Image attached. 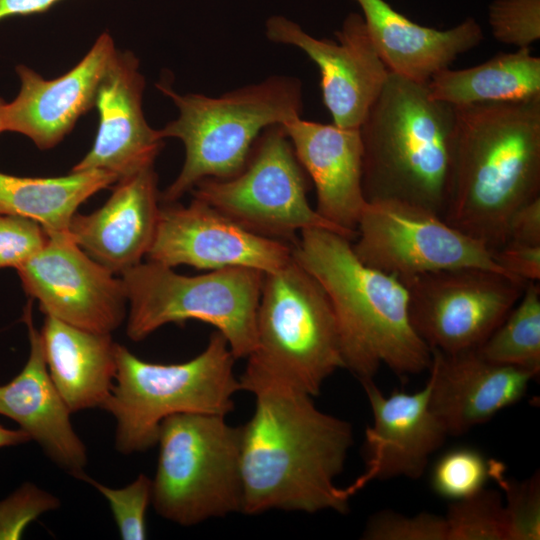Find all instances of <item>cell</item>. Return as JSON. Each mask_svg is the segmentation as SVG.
<instances>
[{
  "label": "cell",
  "instance_id": "cell-1",
  "mask_svg": "<svg viewBox=\"0 0 540 540\" xmlns=\"http://www.w3.org/2000/svg\"><path fill=\"white\" fill-rule=\"evenodd\" d=\"M241 426L242 512L345 513L351 494L335 484L353 445L350 422L319 410L312 397L263 384Z\"/></svg>",
  "mask_w": 540,
  "mask_h": 540
},
{
  "label": "cell",
  "instance_id": "cell-2",
  "mask_svg": "<svg viewBox=\"0 0 540 540\" xmlns=\"http://www.w3.org/2000/svg\"><path fill=\"white\" fill-rule=\"evenodd\" d=\"M443 219L492 252L512 213L540 197V97L455 107Z\"/></svg>",
  "mask_w": 540,
  "mask_h": 540
},
{
  "label": "cell",
  "instance_id": "cell-3",
  "mask_svg": "<svg viewBox=\"0 0 540 540\" xmlns=\"http://www.w3.org/2000/svg\"><path fill=\"white\" fill-rule=\"evenodd\" d=\"M293 258L325 291L344 368L360 382L372 380L382 365L399 377L429 368L431 350L411 324L402 281L364 264L350 239L326 229L301 231Z\"/></svg>",
  "mask_w": 540,
  "mask_h": 540
},
{
  "label": "cell",
  "instance_id": "cell-4",
  "mask_svg": "<svg viewBox=\"0 0 540 540\" xmlns=\"http://www.w3.org/2000/svg\"><path fill=\"white\" fill-rule=\"evenodd\" d=\"M455 107L433 99L426 83L389 74L359 127L367 202L395 200L445 210Z\"/></svg>",
  "mask_w": 540,
  "mask_h": 540
},
{
  "label": "cell",
  "instance_id": "cell-5",
  "mask_svg": "<svg viewBox=\"0 0 540 540\" xmlns=\"http://www.w3.org/2000/svg\"><path fill=\"white\" fill-rule=\"evenodd\" d=\"M157 87L179 111L160 136L180 139L185 147L183 167L160 192L161 203L176 202L203 179L238 174L265 128L301 117L303 110L302 83L292 76H270L219 97L181 95L167 83Z\"/></svg>",
  "mask_w": 540,
  "mask_h": 540
},
{
  "label": "cell",
  "instance_id": "cell-6",
  "mask_svg": "<svg viewBox=\"0 0 540 540\" xmlns=\"http://www.w3.org/2000/svg\"><path fill=\"white\" fill-rule=\"evenodd\" d=\"M239 377L241 390L276 384L311 397L344 368L336 319L318 283L293 257L264 273L256 347Z\"/></svg>",
  "mask_w": 540,
  "mask_h": 540
},
{
  "label": "cell",
  "instance_id": "cell-7",
  "mask_svg": "<svg viewBox=\"0 0 540 540\" xmlns=\"http://www.w3.org/2000/svg\"><path fill=\"white\" fill-rule=\"evenodd\" d=\"M117 371L103 410L115 420V449L124 455L157 444L164 419L180 413L226 416L241 391L226 338L215 330L205 349L175 364L147 362L115 344Z\"/></svg>",
  "mask_w": 540,
  "mask_h": 540
},
{
  "label": "cell",
  "instance_id": "cell-8",
  "mask_svg": "<svg viewBox=\"0 0 540 540\" xmlns=\"http://www.w3.org/2000/svg\"><path fill=\"white\" fill-rule=\"evenodd\" d=\"M120 277L128 301L129 339L138 342L166 324L197 320L215 327L236 359L255 350L264 272L227 267L186 276L147 260Z\"/></svg>",
  "mask_w": 540,
  "mask_h": 540
},
{
  "label": "cell",
  "instance_id": "cell-9",
  "mask_svg": "<svg viewBox=\"0 0 540 540\" xmlns=\"http://www.w3.org/2000/svg\"><path fill=\"white\" fill-rule=\"evenodd\" d=\"M152 479L156 513L181 526L242 512L241 426L225 416L180 413L159 428Z\"/></svg>",
  "mask_w": 540,
  "mask_h": 540
},
{
  "label": "cell",
  "instance_id": "cell-10",
  "mask_svg": "<svg viewBox=\"0 0 540 540\" xmlns=\"http://www.w3.org/2000/svg\"><path fill=\"white\" fill-rule=\"evenodd\" d=\"M308 190L309 177L283 126L276 124L260 133L238 174L203 179L191 193L243 228L292 246L311 228L345 236L309 204Z\"/></svg>",
  "mask_w": 540,
  "mask_h": 540
},
{
  "label": "cell",
  "instance_id": "cell-11",
  "mask_svg": "<svg viewBox=\"0 0 540 540\" xmlns=\"http://www.w3.org/2000/svg\"><path fill=\"white\" fill-rule=\"evenodd\" d=\"M411 324L430 350L477 349L519 301L528 282L480 267H458L402 281Z\"/></svg>",
  "mask_w": 540,
  "mask_h": 540
},
{
  "label": "cell",
  "instance_id": "cell-12",
  "mask_svg": "<svg viewBox=\"0 0 540 540\" xmlns=\"http://www.w3.org/2000/svg\"><path fill=\"white\" fill-rule=\"evenodd\" d=\"M355 238L352 248L364 264L400 281L458 267L507 274L481 241L457 230L440 214L401 201L367 202Z\"/></svg>",
  "mask_w": 540,
  "mask_h": 540
},
{
  "label": "cell",
  "instance_id": "cell-13",
  "mask_svg": "<svg viewBox=\"0 0 540 540\" xmlns=\"http://www.w3.org/2000/svg\"><path fill=\"white\" fill-rule=\"evenodd\" d=\"M47 236L44 247L16 269L24 291L47 316L111 334L127 317L121 277L85 253L69 232Z\"/></svg>",
  "mask_w": 540,
  "mask_h": 540
},
{
  "label": "cell",
  "instance_id": "cell-14",
  "mask_svg": "<svg viewBox=\"0 0 540 540\" xmlns=\"http://www.w3.org/2000/svg\"><path fill=\"white\" fill-rule=\"evenodd\" d=\"M293 246L255 234L194 198L189 205L161 203L148 261L200 270L247 267L264 273L286 265Z\"/></svg>",
  "mask_w": 540,
  "mask_h": 540
},
{
  "label": "cell",
  "instance_id": "cell-15",
  "mask_svg": "<svg viewBox=\"0 0 540 540\" xmlns=\"http://www.w3.org/2000/svg\"><path fill=\"white\" fill-rule=\"evenodd\" d=\"M266 36L273 42L301 49L321 74V92L333 124L359 129L384 88L390 71L368 34L362 15L350 13L336 31L337 42L317 39L283 16L266 22Z\"/></svg>",
  "mask_w": 540,
  "mask_h": 540
},
{
  "label": "cell",
  "instance_id": "cell-16",
  "mask_svg": "<svg viewBox=\"0 0 540 540\" xmlns=\"http://www.w3.org/2000/svg\"><path fill=\"white\" fill-rule=\"evenodd\" d=\"M117 49L109 33H102L70 71L52 80L18 65L20 90L1 111L2 131L23 134L41 150L55 147L77 120L95 107L101 81Z\"/></svg>",
  "mask_w": 540,
  "mask_h": 540
},
{
  "label": "cell",
  "instance_id": "cell-17",
  "mask_svg": "<svg viewBox=\"0 0 540 540\" xmlns=\"http://www.w3.org/2000/svg\"><path fill=\"white\" fill-rule=\"evenodd\" d=\"M373 415L365 431L364 472L347 488L353 496L370 481L418 479L445 441L446 430L429 407L430 384L414 393L385 396L373 379L361 382Z\"/></svg>",
  "mask_w": 540,
  "mask_h": 540
},
{
  "label": "cell",
  "instance_id": "cell-18",
  "mask_svg": "<svg viewBox=\"0 0 540 540\" xmlns=\"http://www.w3.org/2000/svg\"><path fill=\"white\" fill-rule=\"evenodd\" d=\"M144 86L138 58L117 50L96 97L99 124L94 144L73 171L104 170L119 180L154 166L164 139L144 117Z\"/></svg>",
  "mask_w": 540,
  "mask_h": 540
},
{
  "label": "cell",
  "instance_id": "cell-19",
  "mask_svg": "<svg viewBox=\"0 0 540 540\" xmlns=\"http://www.w3.org/2000/svg\"><path fill=\"white\" fill-rule=\"evenodd\" d=\"M429 407L449 435H461L519 402L531 371L484 359L477 349L431 350Z\"/></svg>",
  "mask_w": 540,
  "mask_h": 540
},
{
  "label": "cell",
  "instance_id": "cell-20",
  "mask_svg": "<svg viewBox=\"0 0 540 540\" xmlns=\"http://www.w3.org/2000/svg\"><path fill=\"white\" fill-rule=\"evenodd\" d=\"M295 155L316 189V212L350 240L367 204L359 129L307 121L282 124Z\"/></svg>",
  "mask_w": 540,
  "mask_h": 540
},
{
  "label": "cell",
  "instance_id": "cell-21",
  "mask_svg": "<svg viewBox=\"0 0 540 540\" xmlns=\"http://www.w3.org/2000/svg\"><path fill=\"white\" fill-rule=\"evenodd\" d=\"M160 203L153 166L117 180L109 199L99 209L73 216L68 232L91 258L120 275L146 258L156 232Z\"/></svg>",
  "mask_w": 540,
  "mask_h": 540
},
{
  "label": "cell",
  "instance_id": "cell-22",
  "mask_svg": "<svg viewBox=\"0 0 540 540\" xmlns=\"http://www.w3.org/2000/svg\"><path fill=\"white\" fill-rule=\"evenodd\" d=\"M31 310L30 299L22 317L30 343L28 359L11 381L0 384V415L15 421L55 465L79 480L88 463L87 448L50 378Z\"/></svg>",
  "mask_w": 540,
  "mask_h": 540
},
{
  "label": "cell",
  "instance_id": "cell-23",
  "mask_svg": "<svg viewBox=\"0 0 540 540\" xmlns=\"http://www.w3.org/2000/svg\"><path fill=\"white\" fill-rule=\"evenodd\" d=\"M355 1L363 12L372 43L388 70L414 82L427 83L484 38L474 18L439 30L413 22L384 0Z\"/></svg>",
  "mask_w": 540,
  "mask_h": 540
},
{
  "label": "cell",
  "instance_id": "cell-24",
  "mask_svg": "<svg viewBox=\"0 0 540 540\" xmlns=\"http://www.w3.org/2000/svg\"><path fill=\"white\" fill-rule=\"evenodd\" d=\"M40 335L48 373L70 412L102 409L117 371L111 334L45 315Z\"/></svg>",
  "mask_w": 540,
  "mask_h": 540
},
{
  "label": "cell",
  "instance_id": "cell-25",
  "mask_svg": "<svg viewBox=\"0 0 540 540\" xmlns=\"http://www.w3.org/2000/svg\"><path fill=\"white\" fill-rule=\"evenodd\" d=\"M118 180L97 169L58 177H21L0 172V214L38 222L46 234L68 232L79 206Z\"/></svg>",
  "mask_w": 540,
  "mask_h": 540
},
{
  "label": "cell",
  "instance_id": "cell-26",
  "mask_svg": "<svg viewBox=\"0 0 540 540\" xmlns=\"http://www.w3.org/2000/svg\"><path fill=\"white\" fill-rule=\"evenodd\" d=\"M426 85L433 99L454 107L540 97V58L519 48L473 67L443 69Z\"/></svg>",
  "mask_w": 540,
  "mask_h": 540
},
{
  "label": "cell",
  "instance_id": "cell-27",
  "mask_svg": "<svg viewBox=\"0 0 540 540\" xmlns=\"http://www.w3.org/2000/svg\"><path fill=\"white\" fill-rule=\"evenodd\" d=\"M477 351L486 360L531 371H540V287L528 282L503 322Z\"/></svg>",
  "mask_w": 540,
  "mask_h": 540
},
{
  "label": "cell",
  "instance_id": "cell-28",
  "mask_svg": "<svg viewBox=\"0 0 540 540\" xmlns=\"http://www.w3.org/2000/svg\"><path fill=\"white\" fill-rule=\"evenodd\" d=\"M447 540H510V529L501 493L482 488L453 501L447 510Z\"/></svg>",
  "mask_w": 540,
  "mask_h": 540
},
{
  "label": "cell",
  "instance_id": "cell-29",
  "mask_svg": "<svg viewBox=\"0 0 540 540\" xmlns=\"http://www.w3.org/2000/svg\"><path fill=\"white\" fill-rule=\"evenodd\" d=\"M489 478V460L472 447H456L445 452L434 464L430 483L440 497L457 501L482 488Z\"/></svg>",
  "mask_w": 540,
  "mask_h": 540
},
{
  "label": "cell",
  "instance_id": "cell-30",
  "mask_svg": "<svg viewBox=\"0 0 540 540\" xmlns=\"http://www.w3.org/2000/svg\"><path fill=\"white\" fill-rule=\"evenodd\" d=\"M489 478L505 493L504 507L510 529V540H539L540 538V477L518 481L506 476L504 464L489 459Z\"/></svg>",
  "mask_w": 540,
  "mask_h": 540
},
{
  "label": "cell",
  "instance_id": "cell-31",
  "mask_svg": "<svg viewBox=\"0 0 540 540\" xmlns=\"http://www.w3.org/2000/svg\"><path fill=\"white\" fill-rule=\"evenodd\" d=\"M79 480L93 486L107 500L121 539H146V512L151 504L152 479L141 473L121 488L104 485L86 473Z\"/></svg>",
  "mask_w": 540,
  "mask_h": 540
},
{
  "label": "cell",
  "instance_id": "cell-32",
  "mask_svg": "<svg viewBox=\"0 0 540 540\" xmlns=\"http://www.w3.org/2000/svg\"><path fill=\"white\" fill-rule=\"evenodd\" d=\"M488 22L497 41L530 48L540 39V0H494Z\"/></svg>",
  "mask_w": 540,
  "mask_h": 540
},
{
  "label": "cell",
  "instance_id": "cell-33",
  "mask_svg": "<svg viewBox=\"0 0 540 540\" xmlns=\"http://www.w3.org/2000/svg\"><path fill=\"white\" fill-rule=\"evenodd\" d=\"M366 540H447L444 516L421 512L405 516L395 511L383 510L373 514L364 528Z\"/></svg>",
  "mask_w": 540,
  "mask_h": 540
},
{
  "label": "cell",
  "instance_id": "cell-34",
  "mask_svg": "<svg viewBox=\"0 0 540 540\" xmlns=\"http://www.w3.org/2000/svg\"><path fill=\"white\" fill-rule=\"evenodd\" d=\"M60 505L55 495L32 482H24L11 495L0 500V540L21 539L31 522Z\"/></svg>",
  "mask_w": 540,
  "mask_h": 540
},
{
  "label": "cell",
  "instance_id": "cell-35",
  "mask_svg": "<svg viewBox=\"0 0 540 540\" xmlns=\"http://www.w3.org/2000/svg\"><path fill=\"white\" fill-rule=\"evenodd\" d=\"M47 238L38 222L22 216L0 214V269H18L44 247Z\"/></svg>",
  "mask_w": 540,
  "mask_h": 540
},
{
  "label": "cell",
  "instance_id": "cell-36",
  "mask_svg": "<svg viewBox=\"0 0 540 540\" xmlns=\"http://www.w3.org/2000/svg\"><path fill=\"white\" fill-rule=\"evenodd\" d=\"M497 265L525 282L540 279V245L506 242L493 253Z\"/></svg>",
  "mask_w": 540,
  "mask_h": 540
},
{
  "label": "cell",
  "instance_id": "cell-37",
  "mask_svg": "<svg viewBox=\"0 0 540 540\" xmlns=\"http://www.w3.org/2000/svg\"><path fill=\"white\" fill-rule=\"evenodd\" d=\"M540 245V197L515 210L507 224V241Z\"/></svg>",
  "mask_w": 540,
  "mask_h": 540
},
{
  "label": "cell",
  "instance_id": "cell-38",
  "mask_svg": "<svg viewBox=\"0 0 540 540\" xmlns=\"http://www.w3.org/2000/svg\"><path fill=\"white\" fill-rule=\"evenodd\" d=\"M60 0H0V20L16 15H30L48 10Z\"/></svg>",
  "mask_w": 540,
  "mask_h": 540
},
{
  "label": "cell",
  "instance_id": "cell-39",
  "mask_svg": "<svg viewBox=\"0 0 540 540\" xmlns=\"http://www.w3.org/2000/svg\"><path fill=\"white\" fill-rule=\"evenodd\" d=\"M31 441L30 436L19 429H8L0 425V448L17 446Z\"/></svg>",
  "mask_w": 540,
  "mask_h": 540
},
{
  "label": "cell",
  "instance_id": "cell-40",
  "mask_svg": "<svg viewBox=\"0 0 540 540\" xmlns=\"http://www.w3.org/2000/svg\"><path fill=\"white\" fill-rule=\"evenodd\" d=\"M6 101L0 97V133H2V127H1V111Z\"/></svg>",
  "mask_w": 540,
  "mask_h": 540
}]
</instances>
